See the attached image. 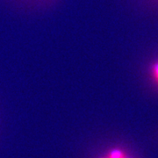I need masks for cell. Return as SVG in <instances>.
Wrapping results in <instances>:
<instances>
[{
	"mask_svg": "<svg viewBox=\"0 0 158 158\" xmlns=\"http://www.w3.org/2000/svg\"><path fill=\"white\" fill-rule=\"evenodd\" d=\"M100 158H131L128 154L120 148H113Z\"/></svg>",
	"mask_w": 158,
	"mask_h": 158,
	"instance_id": "cell-1",
	"label": "cell"
},
{
	"mask_svg": "<svg viewBox=\"0 0 158 158\" xmlns=\"http://www.w3.org/2000/svg\"><path fill=\"white\" fill-rule=\"evenodd\" d=\"M150 76L155 84L158 85V60L154 62L150 67Z\"/></svg>",
	"mask_w": 158,
	"mask_h": 158,
	"instance_id": "cell-2",
	"label": "cell"
}]
</instances>
